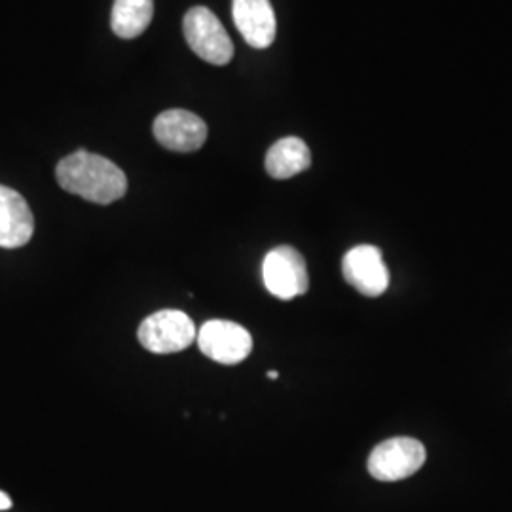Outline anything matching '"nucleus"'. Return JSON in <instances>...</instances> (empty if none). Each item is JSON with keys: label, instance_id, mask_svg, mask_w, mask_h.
Instances as JSON below:
<instances>
[{"label": "nucleus", "instance_id": "f257e3e1", "mask_svg": "<svg viewBox=\"0 0 512 512\" xmlns=\"http://www.w3.org/2000/svg\"><path fill=\"white\" fill-rule=\"evenodd\" d=\"M57 183L69 194L88 202L109 205L128 192V177L116 164L88 150H76L55 169Z\"/></svg>", "mask_w": 512, "mask_h": 512}, {"label": "nucleus", "instance_id": "f03ea898", "mask_svg": "<svg viewBox=\"0 0 512 512\" xmlns=\"http://www.w3.org/2000/svg\"><path fill=\"white\" fill-rule=\"evenodd\" d=\"M184 38L194 54L211 65H226L234 57V44L219 18L203 6H196L184 16Z\"/></svg>", "mask_w": 512, "mask_h": 512}, {"label": "nucleus", "instance_id": "7ed1b4c3", "mask_svg": "<svg viewBox=\"0 0 512 512\" xmlns=\"http://www.w3.org/2000/svg\"><path fill=\"white\" fill-rule=\"evenodd\" d=\"M262 277L270 294L281 300L302 296L310 287L306 260L289 245H279L266 255L262 264Z\"/></svg>", "mask_w": 512, "mask_h": 512}, {"label": "nucleus", "instance_id": "20e7f679", "mask_svg": "<svg viewBox=\"0 0 512 512\" xmlns=\"http://www.w3.org/2000/svg\"><path fill=\"white\" fill-rule=\"evenodd\" d=\"M425 463V446L410 437L378 444L368 458V473L382 482H397L418 473Z\"/></svg>", "mask_w": 512, "mask_h": 512}, {"label": "nucleus", "instance_id": "39448f33", "mask_svg": "<svg viewBox=\"0 0 512 512\" xmlns=\"http://www.w3.org/2000/svg\"><path fill=\"white\" fill-rule=\"evenodd\" d=\"M196 338L192 319L177 310H162L147 317L139 327V342L150 353H179Z\"/></svg>", "mask_w": 512, "mask_h": 512}, {"label": "nucleus", "instance_id": "423d86ee", "mask_svg": "<svg viewBox=\"0 0 512 512\" xmlns=\"http://www.w3.org/2000/svg\"><path fill=\"white\" fill-rule=\"evenodd\" d=\"M198 346L203 355L220 365H238L253 351L251 332L238 323L213 319L203 325L198 334Z\"/></svg>", "mask_w": 512, "mask_h": 512}, {"label": "nucleus", "instance_id": "0eeeda50", "mask_svg": "<svg viewBox=\"0 0 512 512\" xmlns=\"http://www.w3.org/2000/svg\"><path fill=\"white\" fill-rule=\"evenodd\" d=\"M154 137L167 150L196 152L207 141V126L190 110H165L154 120Z\"/></svg>", "mask_w": 512, "mask_h": 512}, {"label": "nucleus", "instance_id": "6e6552de", "mask_svg": "<svg viewBox=\"0 0 512 512\" xmlns=\"http://www.w3.org/2000/svg\"><path fill=\"white\" fill-rule=\"evenodd\" d=\"M342 272L349 285L365 296H380L389 287V270L382 251L374 245H357L348 251Z\"/></svg>", "mask_w": 512, "mask_h": 512}, {"label": "nucleus", "instance_id": "1a4fd4ad", "mask_svg": "<svg viewBox=\"0 0 512 512\" xmlns=\"http://www.w3.org/2000/svg\"><path fill=\"white\" fill-rule=\"evenodd\" d=\"M35 232V217L25 198L0 184V247L18 249L27 245Z\"/></svg>", "mask_w": 512, "mask_h": 512}, {"label": "nucleus", "instance_id": "9d476101", "mask_svg": "<svg viewBox=\"0 0 512 512\" xmlns=\"http://www.w3.org/2000/svg\"><path fill=\"white\" fill-rule=\"evenodd\" d=\"M234 23L253 48L264 50L275 40V14L270 0H234L232 4Z\"/></svg>", "mask_w": 512, "mask_h": 512}, {"label": "nucleus", "instance_id": "9b49d317", "mask_svg": "<svg viewBox=\"0 0 512 512\" xmlns=\"http://www.w3.org/2000/svg\"><path fill=\"white\" fill-rule=\"evenodd\" d=\"M310 165V148L298 137L279 139L266 154V171L274 179H291Z\"/></svg>", "mask_w": 512, "mask_h": 512}, {"label": "nucleus", "instance_id": "f8f14e48", "mask_svg": "<svg viewBox=\"0 0 512 512\" xmlns=\"http://www.w3.org/2000/svg\"><path fill=\"white\" fill-rule=\"evenodd\" d=\"M154 16V0H114L110 25L120 38H137Z\"/></svg>", "mask_w": 512, "mask_h": 512}, {"label": "nucleus", "instance_id": "ddd939ff", "mask_svg": "<svg viewBox=\"0 0 512 512\" xmlns=\"http://www.w3.org/2000/svg\"><path fill=\"white\" fill-rule=\"evenodd\" d=\"M12 507V499L4 492H0V511H8Z\"/></svg>", "mask_w": 512, "mask_h": 512}, {"label": "nucleus", "instance_id": "4468645a", "mask_svg": "<svg viewBox=\"0 0 512 512\" xmlns=\"http://www.w3.org/2000/svg\"><path fill=\"white\" fill-rule=\"evenodd\" d=\"M277 376H279V374H277V372H275V370H270V372H268V378H272V380H275V378H277Z\"/></svg>", "mask_w": 512, "mask_h": 512}]
</instances>
